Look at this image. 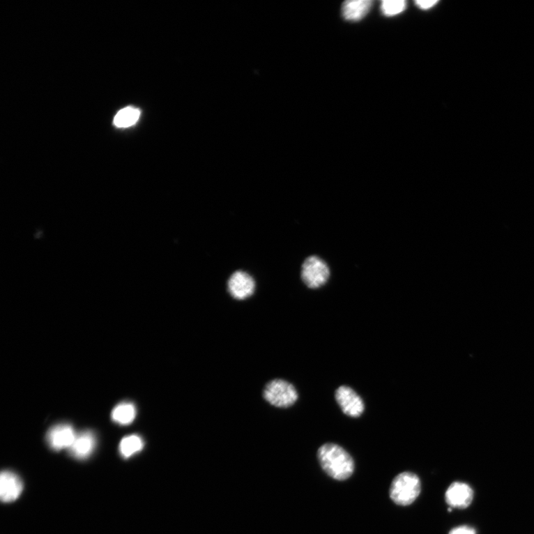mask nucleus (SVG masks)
<instances>
[{
	"instance_id": "4468645a",
	"label": "nucleus",
	"mask_w": 534,
	"mask_h": 534,
	"mask_svg": "<svg viewBox=\"0 0 534 534\" xmlns=\"http://www.w3.org/2000/svg\"><path fill=\"white\" fill-rule=\"evenodd\" d=\"M141 112L134 107H126L116 114L114 124L119 128H127L135 125L140 119Z\"/></svg>"
},
{
	"instance_id": "1a4fd4ad",
	"label": "nucleus",
	"mask_w": 534,
	"mask_h": 534,
	"mask_svg": "<svg viewBox=\"0 0 534 534\" xmlns=\"http://www.w3.org/2000/svg\"><path fill=\"white\" fill-rule=\"evenodd\" d=\"M23 490V485L17 474L6 471L0 477V497L3 503L14 502Z\"/></svg>"
},
{
	"instance_id": "9d476101",
	"label": "nucleus",
	"mask_w": 534,
	"mask_h": 534,
	"mask_svg": "<svg viewBox=\"0 0 534 534\" xmlns=\"http://www.w3.org/2000/svg\"><path fill=\"white\" fill-rule=\"evenodd\" d=\"M96 445L95 434L88 431L77 434L73 445L68 450L73 457L77 459H85L92 454Z\"/></svg>"
},
{
	"instance_id": "9b49d317",
	"label": "nucleus",
	"mask_w": 534,
	"mask_h": 534,
	"mask_svg": "<svg viewBox=\"0 0 534 534\" xmlns=\"http://www.w3.org/2000/svg\"><path fill=\"white\" fill-rule=\"evenodd\" d=\"M373 2L370 0H353L345 2L342 6V15L345 20L358 21L369 13Z\"/></svg>"
},
{
	"instance_id": "f03ea898",
	"label": "nucleus",
	"mask_w": 534,
	"mask_h": 534,
	"mask_svg": "<svg viewBox=\"0 0 534 534\" xmlns=\"http://www.w3.org/2000/svg\"><path fill=\"white\" fill-rule=\"evenodd\" d=\"M421 482L413 473L404 472L394 478L390 486V496L392 501L402 506L411 505L420 496Z\"/></svg>"
},
{
	"instance_id": "dca6fc26",
	"label": "nucleus",
	"mask_w": 534,
	"mask_h": 534,
	"mask_svg": "<svg viewBox=\"0 0 534 534\" xmlns=\"http://www.w3.org/2000/svg\"><path fill=\"white\" fill-rule=\"evenodd\" d=\"M449 534H475V531L469 526H459L450 531Z\"/></svg>"
},
{
	"instance_id": "20e7f679",
	"label": "nucleus",
	"mask_w": 534,
	"mask_h": 534,
	"mask_svg": "<svg viewBox=\"0 0 534 534\" xmlns=\"http://www.w3.org/2000/svg\"><path fill=\"white\" fill-rule=\"evenodd\" d=\"M329 267L318 257L307 258L301 270V280L310 289H318L327 283L330 277Z\"/></svg>"
},
{
	"instance_id": "f3484780",
	"label": "nucleus",
	"mask_w": 534,
	"mask_h": 534,
	"mask_svg": "<svg viewBox=\"0 0 534 534\" xmlns=\"http://www.w3.org/2000/svg\"><path fill=\"white\" fill-rule=\"evenodd\" d=\"M437 3L438 1H436V0H433V1H422V0H420V1L415 2L416 6L422 10L432 8Z\"/></svg>"
},
{
	"instance_id": "423d86ee",
	"label": "nucleus",
	"mask_w": 534,
	"mask_h": 534,
	"mask_svg": "<svg viewBox=\"0 0 534 534\" xmlns=\"http://www.w3.org/2000/svg\"><path fill=\"white\" fill-rule=\"evenodd\" d=\"M335 399L342 411L347 415L358 417L365 410L361 397L351 388L342 386L335 392Z\"/></svg>"
},
{
	"instance_id": "0eeeda50",
	"label": "nucleus",
	"mask_w": 534,
	"mask_h": 534,
	"mask_svg": "<svg viewBox=\"0 0 534 534\" xmlns=\"http://www.w3.org/2000/svg\"><path fill=\"white\" fill-rule=\"evenodd\" d=\"M77 434L71 425H57L49 429L47 442L51 448L56 451L69 449L73 445Z\"/></svg>"
},
{
	"instance_id": "f257e3e1",
	"label": "nucleus",
	"mask_w": 534,
	"mask_h": 534,
	"mask_svg": "<svg viewBox=\"0 0 534 534\" xmlns=\"http://www.w3.org/2000/svg\"><path fill=\"white\" fill-rule=\"evenodd\" d=\"M318 459L325 473L336 480L349 479L355 466L351 456L341 446L325 444L318 451Z\"/></svg>"
},
{
	"instance_id": "39448f33",
	"label": "nucleus",
	"mask_w": 534,
	"mask_h": 534,
	"mask_svg": "<svg viewBox=\"0 0 534 534\" xmlns=\"http://www.w3.org/2000/svg\"><path fill=\"white\" fill-rule=\"evenodd\" d=\"M227 289L232 298L242 300L254 294L255 282L249 273L238 270L232 273L229 278Z\"/></svg>"
},
{
	"instance_id": "ddd939ff",
	"label": "nucleus",
	"mask_w": 534,
	"mask_h": 534,
	"mask_svg": "<svg viewBox=\"0 0 534 534\" xmlns=\"http://www.w3.org/2000/svg\"><path fill=\"white\" fill-rule=\"evenodd\" d=\"M144 446V441L140 436L132 435L123 438L120 444V452L124 458H129L142 450Z\"/></svg>"
},
{
	"instance_id": "7ed1b4c3",
	"label": "nucleus",
	"mask_w": 534,
	"mask_h": 534,
	"mask_svg": "<svg viewBox=\"0 0 534 534\" xmlns=\"http://www.w3.org/2000/svg\"><path fill=\"white\" fill-rule=\"evenodd\" d=\"M265 400L275 408L291 407L298 399V392L289 382L282 379L273 380L264 390Z\"/></svg>"
},
{
	"instance_id": "2eb2a0df",
	"label": "nucleus",
	"mask_w": 534,
	"mask_h": 534,
	"mask_svg": "<svg viewBox=\"0 0 534 534\" xmlns=\"http://www.w3.org/2000/svg\"><path fill=\"white\" fill-rule=\"evenodd\" d=\"M406 6L407 5L403 0H386L381 3V10L386 16L392 17L402 13Z\"/></svg>"
},
{
	"instance_id": "f8f14e48",
	"label": "nucleus",
	"mask_w": 534,
	"mask_h": 534,
	"mask_svg": "<svg viewBox=\"0 0 534 534\" xmlns=\"http://www.w3.org/2000/svg\"><path fill=\"white\" fill-rule=\"evenodd\" d=\"M136 414V408L133 404L123 402L116 406L112 411V418L115 422L121 425H128L135 420Z\"/></svg>"
},
{
	"instance_id": "6e6552de",
	"label": "nucleus",
	"mask_w": 534,
	"mask_h": 534,
	"mask_svg": "<svg viewBox=\"0 0 534 534\" xmlns=\"http://www.w3.org/2000/svg\"><path fill=\"white\" fill-rule=\"evenodd\" d=\"M447 503L451 508H467L473 499L471 487L463 482H454L448 487L445 494Z\"/></svg>"
}]
</instances>
